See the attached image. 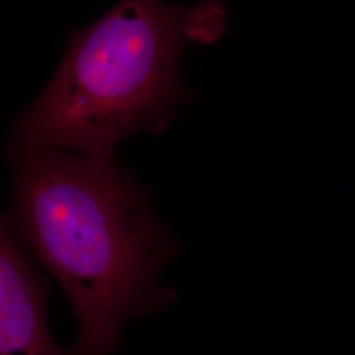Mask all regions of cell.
<instances>
[{
  "mask_svg": "<svg viewBox=\"0 0 355 355\" xmlns=\"http://www.w3.org/2000/svg\"><path fill=\"white\" fill-rule=\"evenodd\" d=\"M227 16L218 0L189 10L120 0L71 33L55 76L16 119L12 139L114 161L128 135H161L189 98L179 79L180 53L189 42H216Z\"/></svg>",
  "mask_w": 355,
  "mask_h": 355,
  "instance_id": "7a4b0ae2",
  "label": "cell"
},
{
  "mask_svg": "<svg viewBox=\"0 0 355 355\" xmlns=\"http://www.w3.org/2000/svg\"><path fill=\"white\" fill-rule=\"evenodd\" d=\"M51 284L12 233L0 229V355H76L51 338Z\"/></svg>",
  "mask_w": 355,
  "mask_h": 355,
  "instance_id": "3957f363",
  "label": "cell"
},
{
  "mask_svg": "<svg viewBox=\"0 0 355 355\" xmlns=\"http://www.w3.org/2000/svg\"><path fill=\"white\" fill-rule=\"evenodd\" d=\"M12 203L1 224L62 286L78 321L76 355L121 347L125 322L177 300L159 283L179 245L150 193L114 161L11 139Z\"/></svg>",
  "mask_w": 355,
  "mask_h": 355,
  "instance_id": "6da1fadb",
  "label": "cell"
}]
</instances>
